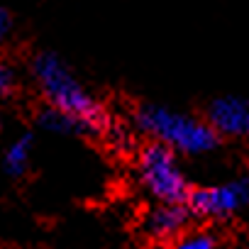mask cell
Listing matches in <instances>:
<instances>
[{"mask_svg": "<svg viewBox=\"0 0 249 249\" xmlns=\"http://www.w3.org/2000/svg\"><path fill=\"white\" fill-rule=\"evenodd\" d=\"M35 81L47 98L49 107H56L73 117L83 132H98L105 124L103 105L83 88V83L73 76V71L56 54H39L32 61Z\"/></svg>", "mask_w": 249, "mask_h": 249, "instance_id": "obj_1", "label": "cell"}, {"mask_svg": "<svg viewBox=\"0 0 249 249\" xmlns=\"http://www.w3.org/2000/svg\"><path fill=\"white\" fill-rule=\"evenodd\" d=\"M137 127L152 137V142L169 147L176 154H208L217 147V132L208 120L164 107L144 105L137 110Z\"/></svg>", "mask_w": 249, "mask_h": 249, "instance_id": "obj_2", "label": "cell"}, {"mask_svg": "<svg viewBox=\"0 0 249 249\" xmlns=\"http://www.w3.org/2000/svg\"><path fill=\"white\" fill-rule=\"evenodd\" d=\"M137 178L142 188L159 203H186L191 183L176 159V152L157 142L147 144L137 157Z\"/></svg>", "mask_w": 249, "mask_h": 249, "instance_id": "obj_3", "label": "cell"}, {"mask_svg": "<svg viewBox=\"0 0 249 249\" xmlns=\"http://www.w3.org/2000/svg\"><path fill=\"white\" fill-rule=\"evenodd\" d=\"M249 205V178H234L217 186L196 188L188 196V210L200 217H230Z\"/></svg>", "mask_w": 249, "mask_h": 249, "instance_id": "obj_4", "label": "cell"}, {"mask_svg": "<svg viewBox=\"0 0 249 249\" xmlns=\"http://www.w3.org/2000/svg\"><path fill=\"white\" fill-rule=\"evenodd\" d=\"M208 122L217 135L244 137L249 135V100L237 95H225L210 103Z\"/></svg>", "mask_w": 249, "mask_h": 249, "instance_id": "obj_5", "label": "cell"}, {"mask_svg": "<svg viewBox=\"0 0 249 249\" xmlns=\"http://www.w3.org/2000/svg\"><path fill=\"white\" fill-rule=\"evenodd\" d=\"M188 205L183 203H159L144 215V232L157 242H174L183 234L188 225Z\"/></svg>", "mask_w": 249, "mask_h": 249, "instance_id": "obj_6", "label": "cell"}, {"mask_svg": "<svg viewBox=\"0 0 249 249\" xmlns=\"http://www.w3.org/2000/svg\"><path fill=\"white\" fill-rule=\"evenodd\" d=\"M30 159H32V137H30V135H22V137H18V140L5 149L3 164H5V171H8V174L20 176V174L30 166Z\"/></svg>", "mask_w": 249, "mask_h": 249, "instance_id": "obj_7", "label": "cell"}, {"mask_svg": "<svg viewBox=\"0 0 249 249\" xmlns=\"http://www.w3.org/2000/svg\"><path fill=\"white\" fill-rule=\"evenodd\" d=\"M39 124H42L47 132H59V135L83 132V130H81V124H78L73 117H69L66 112H61V110H56V107H47V110H42V115H39Z\"/></svg>", "mask_w": 249, "mask_h": 249, "instance_id": "obj_8", "label": "cell"}, {"mask_svg": "<svg viewBox=\"0 0 249 249\" xmlns=\"http://www.w3.org/2000/svg\"><path fill=\"white\" fill-rule=\"evenodd\" d=\"M169 249H215V237L208 232H188L174 239Z\"/></svg>", "mask_w": 249, "mask_h": 249, "instance_id": "obj_9", "label": "cell"}, {"mask_svg": "<svg viewBox=\"0 0 249 249\" xmlns=\"http://www.w3.org/2000/svg\"><path fill=\"white\" fill-rule=\"evenodd\" d=\"M13 71L0 61V100H5L8 95H10V90H13Z\"/></svg>", "mask_w": 249, "mask_h": 249, "instance_id": "obj_10", "label": "cell"}, {"mask_svg": "<svg viewBox=\"0 0 249 249\" xmlns=\"http://www.w3.org/2000/svg\"><path fill=\"white\" fill-rule=\"evenodd\" d=\"M10 35H13V18L3 5H0V44H3Z\"/></svg>", "mask_w": 249, "mask_h": 249, "instance_id": "obj_11", "label": "cell"}]
</instances>
